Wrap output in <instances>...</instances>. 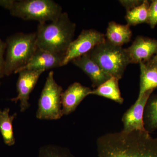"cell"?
<instances>
[{"mask_svg": "<svg viewBox=\"0 0 157 157\" xmlns=\"http://www.w3.org/2000/svg\"><path fill=\"white\" fill-rule=\"evenodd\" d=\"M98 157H157V137L147 132L107 133L98 137Z\"/></svg>", "mask_w": 157, "mask_h": 157, "instance_id": "1", "label": "cell"}, {"mask_svg": "<svg viewBox=\"0 0 157 157\" xmlns=\"http://www.w3.org/2000/svg\"><path fill=\"white\" fill-rule=\"evenodd\" d=\"M76 27L66 12L54 21L39 23L36 32L37 48L65 56Z\"/></svg>", "mask_w": 157, "mask_h": 157, "instance_id": "2", "label": "cell"}, {"mask_svg": "<svg viewBox=\"0 0 157 157\" xmlns=\"http://www.w3.org/2000/svg\"><path fill=\"white\" fill-rule=\"evenodd\" d=\"M0 6L14 17L39 23L54 21L63 13L61 6L52 0H0Z\"/></svg>", "mask_w": 157, "mask_h": 157, "instance_id": "3", "label": "cell"}, {"mask_svg": "<svg viewBox=\"0 0 157 157\" xmlns=\"http://www.w3.org/2000/svg\"><path fill=\"white\" fill-rule=\"evenodd\" d=\"M5 76L15 73L29 61L37 50L36 33H17L6 41Z\"/></svg>", "mask_w": 157, "mask_h": 157, "instance_id": "4", "label": "cell"}, {"mask_svg": "<svg viewBox=\"0 0 157 157\" xmlns=\"http://www.w3.org/2000/svg\"><path fill=\"white\" fill-rule=\"evenodd\" d=\"M88 54L104 73L119 79L131 64L126 48L113 45L106 39Z\"/></svg>", "mask_w": 157, "mask_h": 157, "instance_id": "5", "label": "cell"}, {"mask_svg": "<svg viewBox=\"0 0 157 157\" xmlns=\"http://www.w3.org/2000/svg\"><path fill=\"white\" fill-rule=\"evenodd\" d=\"M63 92V88L55 80L53 71H50L38 101L37 119L57 120L63 116L61 101Z\"/></svg>", "mask_w": 157, "mask_h": 157, "instance_id": "6", "label": "cell"}, {"mask_svg": "<svg viewBox=\"0 0 157 157\" xmlns=\"http://www.w3.org/2000/svg\"><path fill=\"white\" fill-rule=\"evenodd\" d=\"M106 40L105 35L94 29H84L73 40L65 53L62 66L89 52L97 45Z\"/></svg>", "mask_w": 157, "mask_h": 157, "instance_id": "7", "label": "cell"}, {"mask_svg": "<svg viewBox=\"0 0 157 157\" xmlns=\"http://www.w3.org/2000/svg\"><path fill=\"white\" fill-rule=\"evenodd\" d=\"M45 71L43 70H23L18 73L16 84L17 96L11 98V101L17 103L19 102L21 112L28 109L30 106L29 102L30 95L36 84L40 76Z\"/></svg>", "mask_w": 157, "mask_h": 157, "instance_id": "8", "label": "cell"}, {"mask_svg": "<svg viewBox=\"0 0 157 157\" xmlns=\"http://www.w3.org/2000/svg\"><path fill=\"white\" fill-rule=\"evenodd\" d=\"M153 91L154 90H151L144 93L125 112L122 118L124 126L122 131L125 132H147L144 123V113L147 103Z\"/></svg>", "mask_w": 157, "mask_h": 157, "instance_id": "9", "label": "cell"}, {"mask_svg": "<svg viewBox=\"0 0 157 157\" xmlns=\"http://www.w3.org/2000/svg\"><path fill=\"white\" fill-rule=\"evenodd\" d=\"M126 49L131 64L147 63L157 53V39L138 36Z\"/></svg>", "mask_w": 157, "mask_h": 157, "instance_id": "10", "label": "cell"}, {"mask_svg": "<svg viewBox=\"0 0 157 157\" xmlns=\"http://www.w3.org/2000/svg\"><path fill=\"white\" fill-rule=\"evenodd\" d=\"M90 88L75 82L62 93V111L63 115H67L74 112L85 98L90 95Z\"/></svg>", "mask_w": 157, "mask_h": 157, "instance_id": "11", "label": "cell"}, {"mask_svg": "<svg viewBox=\"0 0 157 157\" xmlns=\"http://www.w3.org/2000/svg\"><path fill=\"white\" fill-rule=\"evenodd\" d=\"M64 56L37 48L32 58L24 67L15 73L23 70H46L63 67Z\"/></svg>", "mask_w": 157, "mask_h": 157, "instance_id": "12", "label": "cell"}, {"mask_svg": "<svg viewBox=\"0 0 157 157\" xmlns=\"http://www.w3.org/2000/svg\"><path fill=\"white\" fill-rule=\"evenodd\" d=\"M71 62L88 76L91 81L93 87L95 88L111 77L104 73L88 53L74 59Z\"/></svg>", "mask_w": 157, "mask_h": 157, "instance_id": "13", "label": "cell"}, {"mask_svg": "<svg viewBox=\"0 0 157 157\" xmlns=\"http://www.w3.org/2000/svg\"><path fill=\"white\" fill-rule=\"evenodd\" d=\"M105 35L106 39L111 44L122 47L131 41L132 33L128 25L120 24L111 21L108 23Z\"/></svg>", "mask_w": 157, "mask_h": 157, "instance_id": "14", "label": "cell"}, {"mask_svg": "<svg viewBox=\"0 0 157 157\" xmlns=\"http://www.w3.org/2000/svg\"><path fill=\"white\" fill-rule=\"evenodd\" d=\"M140 69V87L138 98L144 93L157 88V65L141 62Z\"/></svg>", "mask_w": 157, "mask_h": 157, "instance_id": "15", "label": "cell"}, {"mask_svg": "<svg viewBox=\"0 0 157 157\" xmlns=\"http://www.w3.org/2000/svg\"><path fill=\"white\" fill-rule=\"evenodd\" d=\"M115 77H110L98 87L92 90L90 95H94L107 98L118 103L122 104L124 99L121 95L119 81Z\"/></svg>", "mask_w": 157, "mask_h": 157, "instance_id": "16", "label": "cell"}, {"mask_svg": "<svg viewBox=\"0 0 157 157\" xmlns=\"http://www.w3.org/2000/svg\"><path fill=\"white\" fill-rule=\"evenodd\" d=\"M10 109H0V133L4 143L9 146L14 145L15 143L13 131V122L17 117V113L10 115Z\"/></svg>", "mask_w": 157, "mask_h": 157, "instance_id": "17", "label": "cell"}, {"mask_svg": "<svg viewBox=\"0 0 157 157\" xmlns=\"http://www.w3.org/2000/svg\"><path fill=\"white\" fill-rule=\"evenodd\" d=\"M150 2L144 0L140 5L126 11L125 19L130 26L142 23H148L149 9Z\"/></svg>", "mask_w": 157, "mask_h": 157, "instance_id": "18", "label": "cell"}, {"mask_svg": "<svg viewBox=\"0 0 157 157\" xmlns=\"http://www.w3.org/2000/svg\"><path fill=\"white\" fill-rule=\"evenodd\" d=\"M144 128L149 133L157 130V94L151 96L144 109Z\"/></svg>", "mask_w": 157, "mask_h": 157, "instance_id": "19", "label": "cell"}, {"mask_svg": "<svg viewBox=\"0 0 157 157\" xmlns=\"http://www.w3.org/2000/svg\"><path fill=\"white\" fill-rule=\"evenodd\" d=\"M38 157H75L69 149L57 145L48 144L39 149Z\"/></svg>", "mask_w": 157, "mask_h": 157, "instance_id": "20", "label": "cell"}, {"mask_svg": "<svg viewBox=\"0 0 157 157\" xmlns=\"http://www.w3.org/2000/svg\"><path fill=\"white\" fill-rule=\"evenodd\" d=\"M147 24L151 29H154L157 25V0L150 2Z\"/></svg>", "mask_w": 157, "mask_h": 157, "instance_id": "21", "label": "cell"}, {"mask_svg": "<svg viewBox=\"0 0 157 157\" xmlns=\"http://www.w3.org/2000/svg\"><path fill=\"white\" fill-rule=\"evenodd\" d=\"M6 42H4L0 38V78L5 76V51L6 50Z\"/></svg>", "mask_w": 157, "mask_h": 157, "instance_id": "22", "label": "cell"}, {"mask_svg": "<svg viewBox=\"0 0 157 157\" xmlns=\"http://www.w3.org/2000/svg\"><path fill=\"white\" fill-rule=\"evenodd\" d=\"M124 8L126 10V11H130L137 7L143 2V1L139 0H121L119 1Z\"/></svg>", "mask_w": 157, "mask_h": 157, "instance_id": "23", "label": "cell"}, {"mask_svg": "<svg viewBox=\"0 0 157 157\" xmlns=\"http://www.w3.org/2000/svg\"><path fill=\"white\" fill-rule=\"evenodd\" d=\"M147 63L150 64L157 65V53L155 56L153 57L150 61Z\"/></svg>", "mask_w": 157, "mask_h": 157, "instance_id": "24", "label": "cell"}]
</instances>
